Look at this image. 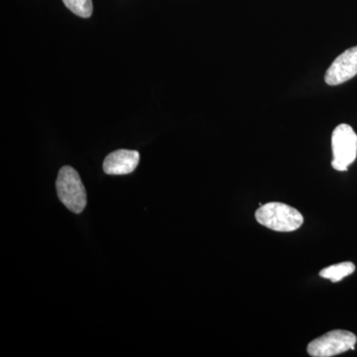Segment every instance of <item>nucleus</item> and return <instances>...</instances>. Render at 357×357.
<instances>
[{
  "instance_id": "1",
  "label": "nucleus",
  "mask_w": 357,
  "mask_h": 357,
  "mask_svg": "<svg viewBox=\"0 0 357 357\" xmlns=\"http://www.w3.org/2000/svg\"><path fill=\"white\" fill-rule=\"evenodd\" d=\"M255 218L267 229L279 232L295 231L304 222V218L299 211L282 203L263 204L256 211Z\"/></svg>"
},
{
  "instance_id": "2",
  "label": "nucleus",
  "mask_w": 357,
  "mask_h": 357,
  "mask_svg": "<svg viewBox=\"0 0 357 357\" xmlns=\"http://www.w3.org/2000/svg\"><path fill=\"white\" fill-rule=\"evenodd\" d=\"M58 197L68 210L81 213L86 208V192L79 173L70 166L60 169L56 182Z\"/></svg>"
},
{
  "instance_id": "3",
  "label": "nucleus",
  "mask_w": 357,
  "mask_h": 357,
  "mask_svg": "<svg viewBox=\"0 0 357 357\" xmlns=\"http://www.w3.org/2000/svg\"><path fill=\"white\" fill-rule=\"evenodd\" d=\"M356 342V335L349 331H332L310 342L307 354L312 357L335 356L345 351H354Z\"/></svg>"
},
{
  "instance_id": "4",
  "label": "nucleus",
  "mask_w": 357,
  "mask_h": 357,
  "mask_svg": "<svg viewBox=\"0 0 357 357\" xmlns=\"http://www.w3.org/2000/svg\"><path fill=\"white\" fill-rule=\"evenodd\" d=\"M332 166L337 171H347L357 157V135L349 124H340L332 137Z\"/></svg>"
},
{
  "instance_id": "5",
  "label": "nucleus",
  "mask_w": 357,
  "mask_h": 357,
  "mask_svg": "<svg viewBox=\"0 0 357 357\" xmlns=\"http://www.w3.org/2000/svg\"><path fill=\"white\" fill-rule=\"evenodd\" d=\"M357 75V46L347 49L338 56L326 70L325 81L330 86H337Z\"/></svg>"
},
{
  "instance_id": "6",
  "label": "nucleus",
  "mask_w": 357,
  "mask_h": 357,
  "mask_svg": "<svg viewBox=\"0 0 357 357\" xmlns=\"http://www.w3.org/2000/svg\"><path fill=\"white\" fill-rule=\"evenodd\" d=\"M139 160L140 155L135 150H116L103 161V171L107 175H128L137 168Z\"/></svg>"
},
{
  "instance_id": "7",
  "label": "nucleus",
  "mask_w": 357,
  "mask_h": 357,
  "mask_svg": "<svg viewBox=\"0 0 357 357\" xmlns=\"http://www.w3.org/2000/svg\"><path fill=\"white\" fill-rule=\"evenodd\" d=\"M356 271V265L352 262H342L325 268L319 272V276L337 283Z\"/></svg>"
},
{
  "instance_id": "8",
  "label": "nucleus",
  "mask_w": 357,
  "mask_h": 357,
  "mask_svg": "<svg viewBox=\"0 0 357 357\" xmlns=\"http://www.w3.org/2000/svg\"><path fill=\"white\" fill-rule=\"evenodd\" d=\"M67 8L79 17L89 18L93 14L91 0H63Z\"/></svg>"
}]
</instances>
